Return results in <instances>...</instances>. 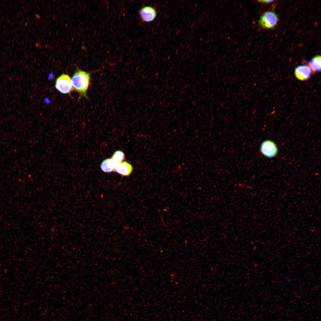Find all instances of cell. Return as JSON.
<instances>
[{
    "mask_svg": "<svg viewBox=\"0 0 321 321\" xmlns=\"http://www.w3.org/2000/svg\"><path fill=\"white\" fill-rule=\"evenodd\" d=\"M139 14L142 21L150 23L153 21L156 18L157 12L156 9L150 6H145L141 8Z\"/></svg>",
    "mask_w": 321,
    "mask_h": 321,
    "instance_id": "obj_5",
    "label": "cell"
},
{
    "mask_svg": "<svg viewBox=\"0 0 321 321\" xmlns=\"http://www.w3.org/2000/svg\"><path fill=\"white\" fill-rule=\"evenodd\" d=\"M109 158L103 161L100 165V168L103 171L106 173H109L113 171L109 163Z\"/></svg>",
    "mask_w": 321,
    "mask_h": 321,
    "instance_id": "obj_10",
    "label": "cell"
},
{
    "mask_svg": "<svg viewBox=\"0 0 321 321\" xmlns=\"http://www.w3.org/2000/svg\"><path fill=\"white\" fill-rule=\"evenodd\" d=\"M133 167L130 163L124 161L119 163L115 172L123 176L129 175L133 170Z\"/></svg>",
    "mask_w": 321,
    "mask_h": 321,
    "instance_id": "obj_7",
    "label": "cell"
},
{
    "mask_svg": "<svg viewBox=\"0 0 321 321\" xmlns=\"http://www.w3.org/2000/svg\"><path fill=\"white\" fill-rule=\"evenodd\" d=\"M91 73L77 69L71 78L73 88L81 97H87L86 93L90 84Z\"/></svg>",
    "mask_w": 321,
    "mask_h": 321,
    "instance_id": "obj_1",
    "label": "cell"
},
{
    "mask_svg": "<svg viewBox=\"0 0 321 321\" xmlns=\"http://www.w3.org/2000/svg\"><path fill=\"white\" fill-rule=\"evenodd\" d=\"M55 87L63 94H70L73 89L70 77L65 74H62L56 79Z\"/></svg>",
    "mask_w": 321,
    "mask_h": 321,
    "instance_id": "obj_2",
    "label": "cell"
},
{
    "mask_svg": "<svg viewBox=\"0 0 321 321\" xmlns=\"http://www.w3.org/2000/svg\"><path fill=\"white\" fill-rule=\"evenodd\" d=\"M111 158L117 162L121 163L124 159L125 154L124 152L121 150L117 151L113 154Z\"/></svg>",
    "mask_w": 321,
    "mask_h": 321,
    "instance_id": "obj_9",
    "label": "cell"
},
{
    "mask_svg": "<svg viewBox=\"0 0 321 321\" xmlns=\"http://www.w3.org/2000/svg\"><path fill=\"white\" fill-rule=\"evenodd\" d=\"M278 18L277 15L271 11L266 12L261 16L259 23L264 28L271 29L276 24Z\"/></svg>",
    "mask_w": 321,
    "mask_h": 321,
    "instance_id": "obj_4",
    "label": "cell"
},
{
    "mask_svg": "<svg viewBox=\"0 0 321 321\" xmlns=\"http://www.w3.org/2000/svg\"><path fill=\"white\" fill-rule=\"evenodd\" d=\"M295 77L298 79L303 81L307 80L310 78L311 72L308 66L302 65L297 67L295 69Z\"/></svg>",
    "mask_w": 321,
    "mask_h": 321,
    "instance_id": "obj_6",
    "label": "cell"
},
{
    "mask_svg": "<svg viewBox=\"0 0 321 321\" xmlns=\"http://www.w3.org/2000/svg\"><path fill=\"white\" fill-rule=\"evenodd\" d=\"M321 58L320 55L316 56L309 62V67L313 73L321 71Z\"/></svg>",
    "mask_w": 321,
    "mask_h": 321,
    "instance_id": "obj_8",
    "label": "cell"
},
{
    "mask_svg": "<svg viewBox=\"0 0 321 321\" xmlns=\"http://www.w3.org/2000/svg\"><path fill=\"white\" fill-rule=\"evenodd\" d=\"M260 151L265 156L269 158L276 157L278 154V149L276 143L270 140H266L262 143Z\"/></svg>",
    "mask_w": 321,
    "mask_h": 321,
    "instance_id": "obj_3",
    "label": "cell"
},
{
    "mask_svg": "<svg viewBox=\"0 0 321 321\" xmlns=\"http://www.w3.org/2000/svg\"><path fill=\"white\" fill-rule=\"evenodd\" d=\"M258 1L260 2L263 3H269L273 1V0H258Z\"/></svg>",
    "mask_w": 321,
    "mask_h": 321,
    "instance_id": "obj_11",
    "label": "cell"
}]
</instances>
